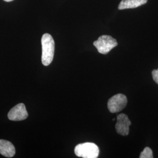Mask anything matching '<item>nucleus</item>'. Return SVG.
I'll list each match as a JSON object with an SVG mask.
<instances>
[{"label": "nucleus", "mask_w": 158, "mask_h": 158, "mask_svg": "<svg viewBox=\"0 0 158 158\" xmlns=\"http://www.w3.org/2000/svg\"><path fill=\"white\" fill-rule=\"evenodd\" d=\"M42 54V62L47 66H49L53 61L55 53V41L50 34L43 35L41 40Z\"/></svg>", "instance_id": "nucleus-1"}, {"label": "nucleus", "mask_w": 158, "mask_h": 158, "mask_svg": "<svg viewBox=\"0 0 158 158\" xmlns=\"http://www.w3.org/2000/svg\"><path fill=\"white\" fill-rule=\"evenodd\" d=\"M74 153L78 157L96 158L99 155V148L94 143L85 142L77 145L74 148Z\"/></svg>", "instance_id": "nucleus-2"}, {"label": "nucleus", "mask_w": 158, "mask_h": 158, "mask_svg": "<svg viewBox=\"0 0 158 158\" xmlns=\"http://www.w3.org/2000/svg\"><path fill=\"white\" fill-rule=\"evenodd\" d=\"M93 45L100 53L106 55L118 45V42L110 35H102L93 42Z\"/></svg>", "instance_id": "nucleus-3"}, {"label": "nucleus", "mask_w": 158, "mask_h": 158, "mask_svg": "<svg viewBox=\"0 0 158 158\" xmlns=\"http://www.w3.org/2000/svg\"><path fill=\"white\" fill-rule=\"evenodd\" d=\"M127 102V98L124 94H117L108 100V108L110 113H118L125 107Z\"/></svg>", "instance_id": "nucleus-4"}, {"label": "nucleus", "mask_w": 158, "mask_h": 158, "mask_svg": "<svg viewBox=\"0 0 158 158\" xmlns=\"http://www.w3.org/2000/svg\"><path fill=\"white\" fill-rule=\"evenodd\" d=\"M28 117L25 106L23 103H19L12 108L8 114L9 119L14 121H23Z\"/></svg>", "instance_id": "nucleus-5"}, {"label": "nucleus", "mask_w": 158, "mask_h": 158, "mask_svg": "<svg viewBox=\"0 0 158 158\" xmlns=\"http://www.w3.org/2000/svg\"><path fill=\"white\" fill-rule=\"evenodd\" d=\"M115 129L117 132L123 136H127L129 134L130 126L131 122L128 116L125 114H120L117 117Z\"/></svg>", "instance_id": "nucleus-6"}, {"label": "nucleus", "mask_w": 158, "mask_h": 158, "mask_svg": "<svg viewBox=\"0 0 158 158\" xmlns=\"http://www.w3.org/2000/svg\"><path fill=\"white\" fill-rule=\"evenodd\" d=\"M0 153L7 158H12L15 154V148L11 142L0 139Z\"/></svg>", "instance_id": "nucleus-7"}, {"label": "nucleus", "mask_w": 158, "mask_h": 158, "mask_svg": "<svg viewBox=\"0 0 158 158\" xmlns=\"http://www.w3.org/2000/svg\"><path fill=\"white\" fill-rule=\"evenodd\" d=\"M147 1L148 0H121L119 4L118 10L135 8L146 4Z\"/></svg>", "instance_id": "nucleus-8"}, {"label": "nucleus", "mask_w": 158, "mask_h": 158, "mask_svg": "<svg viewBox=\"0 0 158 158\" xmlns=\"http://www.w3.org/2000/svg\"><path fill=\"white\" fill-rule=\"evenodd\" d=\"M140 158H153V153L152 149L149 148V147H146L143 149V151L141 153Z\"/></svg>", "instance_id": "nucleus-9"}, {"label": "nucleus", "mask_w": 158, "mask_h": 158, "mask_svg": "<svg viewBox=\"0 0 158 158\" xmlns=\"http://www.w3.org/2000/svg\"><path fill=\"white\" fill-rule=\"evenodd\" d=\"M152 77L155 82L158 85V69L153 70L152 72Z\"/></svg>", "instance_id": "nucleus-10"}, {"label": "nucleus", "mask_w": 158, "mask_h": 158, "mask_svg": "<svg viewBox=\"0 0 158 158\" xmlns=\"http://www.w3.org/2000/svg\"><path fill=\"white\" fill-rule=\"evenodd\" d=\"M4 1H5L6 2H10V1H12L13 0H4Z\"/></svg>", "instance_id": "nucleus-11"}]
</instances>
